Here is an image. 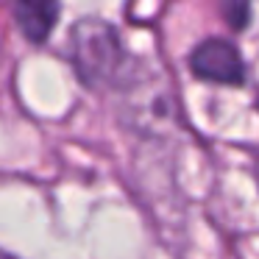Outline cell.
Listing matches in <instances>:
<instances>
[{
    "label": "cell",
    "mask_w": 259,
    "mask_h": 259,
    "mask_svg": "<svg viewBox=\"0 0 259 259\" xmlns=\"http://www.w3.org/2000/svg\"><path fill=\"white\" fill-rule=\"evenodd\" d=\"M67 53L75 75L90 90H128L134 81V62L125 53L117 31L103 20H78L70 28Z\"/></svg>",
    "instance_id": "cell-1"
},
{
    "label": "cell",
    "mask_w": 259,
    "mask_h": 259,
    "mask_svg": "<svg viewBox=\"0 0 259 259\" xmlns=\"http://www.w3.org/2000/svg\"><path fill=\"white\" fill-rule=\"evenodd\" d=\"M190 70L195 78L209 84L237 87L245 81V64L231 42L226 39H206L190 53Z\"/></svg>",
    "instance_id": "cell-2"
},
{
    "label": "cell",
    "mask_w": 259,
    "mask_h": 259,
    "mask_svg": "<svg viewBox=\"0 0 259 259\" xmlns=\"http://www.w3.org/2000/svg\"><path fill=\"white\" fill-rule=\"evenodd\" d=\"M12 12L25 39L39 45L59 23V0H12Z\"/></svg>",
    "instance_id": "cell-3"
},
{
    "label": "cell",
    "mask_w": 259,
    "mask_h": 259,
    "mask_svg": "<svg viewBox=\"0 0 259 259\" xmlns=\"http://www.w3.org/2000/svg\"><path fill=\"white\" fill-rule=\"evenodd\" d=\"M223 6V14L229 20L231 28H245L248 25V17H251V0H220Z\"/></svg>",
    "instance_id": "cell-4"
},
{
    "label": "cell",
    "mask_w": 259,
    "mask_h": 259,
    "mask_svg": "<svg viewBox=\"0 0 259 259\" xmlns=\"http://www.w3.org/2000/svg\"><path fill=\"white\" fill-rule=\"evenodd\" d=\"M0 259H14V256H9L6 251H0Z\"/></svg>",
    "instance_id": "cell-5"
}]
</instances>
